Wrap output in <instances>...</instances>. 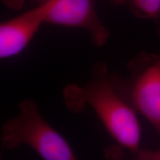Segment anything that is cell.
Listing matches in <instances>:
<instances>
[{
  "label": "cell",
  "mask_w": 160,
  "mask_h": 160,
  "mask_svg": "<svg viewBox=\"0 0 160 160\" xmlns=\"http://www.w3.org/2000/svg\"><path fill=\"white\" fill-rule=\"evenodd\" d=\"M135 156L139 160H160V147L157 150L141 149Z\"/></svg>",
  "instance_id": "obj_7"
},
{
  "label": "cell",
  "mask_w": 160,
  "mask_h": 160,
  "mask_svg": "<svg viewBox=\"0 0 160 160\" xmlns=\"http://www.w3.org/2000/svg\"><path fill=\"white\" fill-rule=\"evenodd\" d=\"M40 5V4L45 3L48 0H33ZM26 0H2V2L8 8L13 10V11H19L25 5Z\"/></svg>",
  "instance_id": "obj_8"
},
{
  "label": "cell",
  "mask_w": 160,
  "mask_h": 160,
  "mask_svg": "<svg viewBox=\"0 0 160 160\" xmlns=\"http://www.w3.org/2000/svg\"><path fill=\"white\" fill-rule=\"evenodd\" d=\"M47 4H40L34 8L0 24V59H5L22 53L45 24Z\"/></svg>",
  "instance_id": "obj_5"
},
{
  "label": "cell",
  "mask_w": 160,
  "mask_h": 160,
  "mask_svg": "<svg viewBox=\"0 0 160 160\" xmlns=\"http://www.w3.org/2000/svg\"><path fill=\"white\" fill-rule=\"evenodd\" d=\"M129 76L113 73L116 86L137 113L151 124L160 139V56L142 51L128 62Z\"/></svg>",
  "instance_id": "obj_3"
},
{
  "label": "cell",
  "mask_w": 160,
  "mask_h": 160,
  "mask_svg": "<svg viewBox=\"0 0 160 160\" xmlns=\"http://www.w3.org/2000/svg\"><path fill=\"white\" fill-rule=\"evenodd\" d=\"M117 5H127L138 19L159 22L160 0H117Z\"/></svg>",
  "instance_id": "obj_6"
},
{
  "label": "cell",
  "mask_w": 160,
  "mask_h": 160,
  "mask_svg": "<svg viewBox=\"0 0 160 160\" xmlns=\"http://www.w3.org/2000/svg\"><path fill=\"white\" fill-rule=\"evenodd\" d=\"M111 2L112 3L115 4V5H117V0H111Z\"/></svg>",
  "instance_id": "obj_9"
},
{
  "label": "cell",
  "mask_w": 160,
  "mask_h": 160,
  "mask_svg": "<svg viewBox=\"0 0 160 160\" xmlns=\"http://www.w3.org/2000/svg\"><path fill=\"white\" fill-rule=\"evenodd\" d=\"M70 111L80 112L90 106L111 137L136 155L141 145L142 129L137 112L116 86L113 73L104 62L92 68L91 79L82 86L69 85L63 91Z\"/></svg>",
  "instance_id": "obj_1"
},
{
  "label": "cell",
  "mask_w": 160,
  "mask_h": 160,
  "mask_svg": "<svg viewBox=\"0 0 160 160\" xmlns=\"http://www.w3.org/2000/svg\"><path fill=\"white\" fill-rule=\"evenodd\" d=\"M45 24L84 29L93 45L104 46L111 33L98 16L96 0H48Z\"/></svg>",
  "instance_id": "obj_4"
},
{
  "label": "cell",
  "mask_w": 160,
  "mask_h": 160,
  "mask_svg": "<svg viewBox=\"0 0 160 160\" xmlns=\"http://www.w3.org/2000/svg\"><path fill=\"white\" fill-rule=\"evenodd\" d=\"M1 143L5 150L29 146L45 160L77 159L68 142L44 119L31 99L22 102L19 114L3 124Z\"/></svg>",
  "instance_id": "obj_2"
}]
</instances>
